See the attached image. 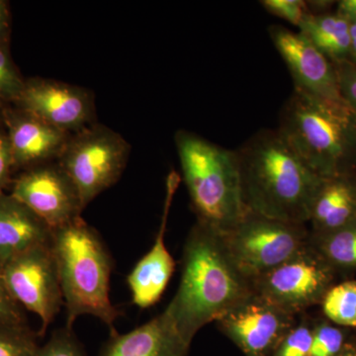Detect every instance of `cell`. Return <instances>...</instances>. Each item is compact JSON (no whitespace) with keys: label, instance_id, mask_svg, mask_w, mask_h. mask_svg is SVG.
Segmentation results:
<instances>
[{"label":"cell","instance_id":"obj_1","mask_svg":"<svg viewBox=\"0 0 356 356\" xmlns=\"http://www.w3.org/2000/svg\"><path fill=\"white\" fill-rule=\"evenodd\" d=\"M252 293L222 234L197 222L187 236L177 294L165 313L187 343L204 325L217 322Z\"/></svg>","mask_w":356,"mask_h":356},{"label":"cell","instance_id":"obj_2","mask_svg":"<svg viewBox=\"0 0 356 356\" xmlns=\"http://www.w3.org/2000/svg\"><path fill=\"white\" fill-rule=\"evenodd\" d=\"M248 212L306 225L324 178L313 172L280 131L261 130L236 149Z\"/></svg>","mask_w":356,"mask_h":356},{"label":"cell","instance_id":"obj_3","mask_svg":"<svg viewBox=\"0 0 356 356\" xmlns=\"http://www.w3.org/2000/svg\"><path fill=\"white\" fill-rule=\"evenodd\" d=\"M277 130L318 177L356 175V116L343 100L294 88L281 109Z\"/></svg>","mask_w":356,"mask_h":356},{"label":"cell","instance_id":"obj_4","mask_svg":"<svg viewBox=\"0 0 356 356\" xmlns=\"http://www.w3.org/2000/svg\"><path fill=\"white\" fill-rule=\"evenodd\" d=\"M51 248L57 261L67 327L90 315L113 331L121 312L110 299L112 259L99 234L83 218L53 229Z\"/></svg>","mask_w":356,"mask_h":356},{"label":"cell","instance_id":"obj_5","mask_svg":"<svg viewBox=\"0 0 356 356\" xmlns=\"http://www.w3.org/2000/svg\"><path fill=\"white\" fill-rule=\"evenodd\" d=\"M175 142L197 222L228 233L247 213L236 151L185 130Z\"/></svg>","mask_w":356,"mask_h":356},{"label":"cell","instance_id":"obj_6","mask_svg":"<svg viewBox=\"0 0 356 356\" xmlns=\"http://www.w3.org/2000/svg\"><path fill=\"white\" fill-rule=\"evenodd\" d=\"M130 149L120 134L99 124H90L70 136L57 163L76 186L83 208L116 184Z\"/></svg>","mask_w":356,"mask_h":356},{"label":"cell","instance_id":"obj_7","mask_svg":"<svg viewBox=\"0 0 356 356\" xmlns=\"http://www.w3.org/2000/svg\"><path fill=\"white\" fill-rule=\"evenodd\" d=\"M305 226L247 211L235 228L222 236L236 266L252 284L309 247Z\"/></svg>","mask_w":356,"mask_h":356},{"label":"cell","instance_id":"obj_8","mask_svg":"<svg viewBox=\"0 0 356 356\" xmlns=\"http://www.w3.org/2000/svg\"><path fill=\"white\" fill-rule=\"evenodd\" d=\"M13 298L41 318L43 336L64 304L51 242L29 248L0 271Z\"/></svg>","mask_w":356,"mask_h":356},{"label":"cell","instance_id":"obj_9","mask_svg":"<svg viewBox=\"0 0 356 356\" xmlns=\"http://www.w3.org/2000/svg\"><path fill=\"white\" fill-rule=\"evenodd\" d=\"M331 280L325 259L307 247L252 283V291L293 315L322 301Z\"/></svg>","mask_w":356,"mask_h":356},{"label":"cell","instance_id":"obj_10","mask_svg":"<svg viewBox=\"0 0 356 356\" xmlns=\"http://www.w3.org/2000/svg\"><path fill=\"white\" fill-rule=\"evenodd\" d=\"M10 185V195L24 204L51 229L81 217L84 208L79 192L58 163L23 170Z\"/></svg>","mask_w":356,"mask_h":356},{"label":"cell","instance_id":"obj_11","mask_svg":"<svg viewBox=\"0 0 356 356\" xmlns=\"http://www.w3.org/2000/svg\"><path fill=\"white\" fill-rule=\"evenodd\" d=\"M216 323L248 356L268 355L296 324L295 315L254 291Z\"/></svg>","mask_w":356,"mask_h":356},{"label":"cell","instance_id":"obj_12","mask_svg":"<svg viewBox=\"0 0 356 356\" xmlns=\"http://www.w3.org/2000/svg\"><path fill=\"white\" fill-rule=\"evenodd\" d=\"M13 106L72 135L90 125L95 111L86 88L41 77L25 79Z\"/></svg>","mask_w":356,"mask_h":356},{"label":"cell","instance_id":"obj_13","mask_svg":"<svg viewBox=\"0 0 356 356\" xmlns=\"http://www.w3.org/2000/svg\"><path fill=\"white\" fill-rule=\"evenodd\" d=\"M268 33L291 74L295 89L322 99L343 100L336 67L310 40L281 25H271Z\"/></svg>","mask_w":356,"mask_h":356},{"label":"cell","instance_id":"obj_14","mask_svg":"<svg viewBox=\"0 0 356 356\" xmlns=\"http://www.w3.org/2000/svg\"><path fill=\"white\" fill-rule=\"evenodd\" d=\"M1 123L10 145L14 170H26L58 159L72 136L8 105L2 112Z\"/></svg>","mask_w":356,"mask_h":356},{"label":"cell","instance_id":"obj_15","mask_svg":"<svg viewBox=\"0 0 356 356\" xmlns=\"http://www.w3.org/2000/svg\"><path fill=\"white\" fill-rule=\"evenodd\" d=\"M177 185L178 177L175 175L168 180L165 212L153 247L136 264L127 277L133 303L139 308H149L158 303L175 273V259L166 248L165 236L168 210Z\"/></svg>","mask_w":356,"mask_h":356},{"label":"cell","instance_id":"obj_16","mask_svg":"<svg viewBox=\"0 0 356 356\" xmlns=\"http://www.w3.org/2000/svg\"><path fill=\"white\" fill-rule=\"evenodd\" d=\"M189 348L163 311L127 334L111 331L99 356H187Z\"/></svg>","mask_w":356,"mask_h":356},{"label":"cell","instance_id":"obj_17","mask_svg":"<svg viewBox=\"0 0 356 356\" xmlns=\"http://www.w3.org/2000/svg\"><path fill=\"white\" fill-rule=\"evenodd\" d=\"M53 229L24 204L0 194V271L29 248L51 242Z\"/></svg>","mask_w":356,"mask_h":356},{"label":"cell","instance_id":"obj_18","mask_svg":"<svg viewBox=\"0 0 356 356\" xmlns=\"http://www.w3.org/2000/svg\"><path fill=\"white\" fill-rule=\"evenodd\" d=\"M356 221V175L324 178L312 205L315 236L324 235Z\"/></svg>","mask_w":356,"mask_h":356},{"label":"cell","instance_id":"obj_19","mask_svg":"<svg viewBox=\"0 0 356 356\" xmlns=\"http://www.w3.org/2000/svg\"><path fill=\"white\" fill-rule=\"evenodd\" d=\"M299 32L329 58L332 64L350 62L351 40L350 21L336 11L324 14H308Z\"/></svg>","mask_w":356,"mask_h":356},{"label":"cell","instance_id":"obj_20","mask_svg":"<svg viewBox=\"0 0 356 356\" xmlns=\"http://www.w3.org/2000/svg\"><path fill=\"white\" fill-rule=\"evenodd\" d=\"M325 317L334 324L356 327V281L330 288L322 300Z\"/></svg>","mask_w":356,"mask_h":356},{"label":"cell","instance_id":"obj_21","mask_svg":"<svg viewBox=\"0 0 356 356\" xmlns=\"http://www.w3.org/2000/svg\"><path fill=\"white\" fill-rule=\"evenodd\" d=\"M315 236L321 242V255L325 261L341 266H356V221Z\"/></svg>","mask_w":356,"mask_h":356},{"label":"cell","instance_id":"obj_22","mask_svg":"<svg viewBox=\"0 0 356 356\" xmlns=\"http://www.w3.org/2000/svg\"><path fill=\"white\" fill-rule=\"evenodd\" d=\"M37 334L27 324L0 323V356H36Z\"/></svg>","mask_w":356,"mask_h":356},{"label":"cell","instance_id":"obj_23","mask_svg":"<svg viewBox=\"0 0 356 356\" xmlns=\"http://www.w3.org/2000/svg\"><path fill=\"white\" fill-rule=\"evenodd\" d=\"M25 79L9 53V46L0 47V102L14 104L24 88Z\"/></svg>","mask_w":356,"mask_h":356},{"label":"cell","instance_id":"obj_24","mask_svg":"<svg viewBox=\"0 0 356 356\" xmlns=\"http://www.w3.org/2000/svg\"><path fill=\"white\" fill-rule=\"evenodd\" d=\"M343 334L331 325L321 324L314 327L309 356H337L343 348Z\"/></svg>","mask_w":356,"mask_h":356},{"label":"cell","instance_id":"obj_25","mask_svg":"<svg viewBox=\"0 0 356 356\" xmlns=\"http://www.w3.org/2000/svg\"><path fill=\"white\" fill-rule=\"evenodd\" d=\"M36 356H86L72 329L65 327L54 332L48 341L40 346Z\"/></svg>","mask_w":356,"mask_h":356},{"label":"cell","instance_id":"obj_26","mask_svg":"<svg viewBox=\"0 0 356 356\" xmlns=\"http://www.w3.org/2000/svg\"><path fill=\"white\" fill-rule=\"evenodd\" d=\"M312 334L313 329L307 323L295 325L281 341L273 356H309Z\"/></svg>","mask_w":356,"mask_h":356},{"label":"cell","instance_id":"obj_27","mask_svg":"<svg viewBox=\"0 0 356 356\" xmlns=\"http://www.w3.org/2000/svg\"><path fill=\"white\" fill-rule=\"evenodd\" d=\"M261 3L269 13L298 28L309 14L307 1L304 0H264Z\"/></svg>","mask_w":356,"mask_h":356},{"label":"cell","instance_id":"obj_28","mask_svg":"<svg viewBox=\"0 0 356 356\" xmlns=\"http://www.w3.org/2000/svg\"><path fill=\"white\" fill-rule=\"evenodd\" d=\"M334 67L341 97L356 116V64L344 62Z\"/></svg>","mask_w":356,"mask_h":356},{"label":"cell","instance_id":"obj_29","mask_svg":"<svg viewBox=\"0 0 356 356\" xmlns=\"http://www.w3.org/2000/svg\"><path fill=\"white\" fill-rule=\"evenodd\" d=\"M0 323L27 324L23 308L13 298L0 275Z\"/></svg>","mask_w":356,"mask_h":356},{"label":"cell","instance_id":"obj_30","mask_svg":"<svg viewBox=\"0 0 356 356\" xmlns=\"http://www.w3.org/2000/svg\"><path fill=\"white\" fill-rule=\"evenodd\" d=\"M13 153L7 138L6 129L0 127V194L13 182L14 172Z\"/></svg>","mask_w":356,"mask_h":356},{"label":"cell","instance_id":"obj_31","mask_svg":"<svg viewBox=\"0 0 356 356\" xmlns=\"http://www.w3.org/2000/svg\"><path fill=\"white\" fill-rule=\"evenodd\" d=\"M10 33V6L6 0H0V47L9 46Z\"/></svg>","mask_w":356,"mask_h":356},{"label":"cell","instance_id":"obj_32","mask_svg":"<svg viewBox=\"0 0 356 356\" xmlns=\"http://www.w3.org/2000/svg\"><path fill=\"white\" fill-rule=\"evenodd\" d=\"M334 11L337 13L341 14V16L346 17L348 21L356 19V0H341V1H337Z\"/></svg>","mask_w":356,"mask_h":356},{"label":"cell","instance_id":"obj_33","mask_svg":"<svg viewBox=\"0 0 356 356\" xmlns=\"http://www.w3.org/2000/svg\"><path fill=\"white\" fill-rule=\"evenodd\" d=\"M351 55L350 62L356 64V19L350 21Z\"/></svg>","mask_w":356,"mask_h":356},{"label":"cell","instance_id":"obj_34","mask_svg":"<svg viewBox=\"0 0 356 356\" xmlns=\"http://www.w3.org/2000/svg\"><path fill=\"white\" fill-rule=\"evenodd\" d=\"M341 356H356V351H346V353H344L343 355Z\"/></svg>","mask_w":356,"mask_h":356},{"label":"cell","instance_id":"obj_35","mask_svg":"<svg viewBox=\"0 0 356 356\" xmlns=\"http://www.w3.org/2000/svg\"><path fill=\"white\" fill-rule=\"evenodd\" d=\"M6 104L4 103L0 102V120H1L2 112H3L4 108H6Z\"/></svg>","mask_w":356,"mask_h":356}]
</instances>
